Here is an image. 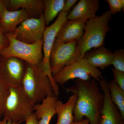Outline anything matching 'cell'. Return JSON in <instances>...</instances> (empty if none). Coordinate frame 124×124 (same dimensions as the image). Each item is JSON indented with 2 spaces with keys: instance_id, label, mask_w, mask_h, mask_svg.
<instances>
[{
  "instance_id": "4fadbf2b",
  "label": "cell",
  "mask_w": 124,
  "mask_h": 124,
  "mask_svg": "<svg viewBox=\"0 0 124 124\" xmlns=\"http://www.w3.org/2000/svg\"><path fill=\"white\" fill-rule=\"evenodd\" d=\"M100 7L98 0H80L67 16L68 20H87L96 17Z\"/></svg>"
},
{
  "instance_id": "ba28073f",
  "label": "cell",
  "mask_w": 124,
  "mask_h": 124,
  "mask_svg": "<svg viewBox=\"0 0 124 124\" xmlns=\"http://www.w3.org/2000/svg\"><path fill=\"white\" fill-rule=\"evenodd\" d=\"M26 62L14 57L0 56V82L7 88L20 86Z\"/></svg>"
},
{
  "instance_id": "7402d4cb",
  "label": "cell",
  "mask_w": 124,
  "mask_h": 124,
  "mask_svg": "<svg viewBox=\"0 0 124 124\" xmlns=\"http://www.w3.org/2000/svg\"><path fill=\"white\" fill-rule=\"evenodd\" d=\"M106 1L110 6L109 11L112 15L115 14L124 10V0H106Z\"/></svg>"
},
{
  "instance_id": "52a82bcc",
  "label": "cell",
  "mask_w": 124,
  "mask_h": 124,
  "mask_svg": "<svg viewBox=\"0 0 124 124\" xmlns=\"http://www.w3.org/2000/svg\"><path fill=\"white\" fill-rule=\"evenodd\" d=\"M77 41L65 43L55 39L50 55L52 75L81 58L77 51Z\"/></svg>"
},
{
  "instance_id": "4dcf8cb0",
  "label": "cell",
  "mask_w": 124,
  "mask_h": 124,
  "mask_svg": "<svg viewBox=\"0 0 124 124\" xmlns=\"http://www.w3.org/2000/svg\"><path fill=\"white\" fill-rule=\"evenodd\" d=\"M2 124V120H0V124Z\"/></svg>"
},
{
  "instance_id": "5bb4252c",
  "label": "cell",
  "mask_w": 124,
  "mask_h": 124,
  "mask_svg": "<svg viewBox=\"0 0 124 124\" xmlns=\"http://www.w3.org/2000/svg\"><path fill=\"white\" fill-rule=\"evenodd\" d=\"M84 57L93 67L103 70L111 65L113 53L102 46L86 51Z\"/></svg>"
},
{
  "instance_id": "8992f818",
  "label": "cell",
  "mask_w": 124,
  "mask_h": 124,
  "mask_svg": "<svg viewBox=\"0 0 124 124\" xmlns=\"http://www.w3.org/2000/svg\"><path fill=\"white\" fill-rule=\"evenodd\" d=\"M103 77L99 69L91 66L84 57L81 58L53 75L54 82L61 85L74 79L87 81L93 79L99 82Z\"/></svg>"
},
{
  "instance_id": "5b68a950",
  "label": "cell",
  "mask_w": 124,
  "mask_h": 124,
  "mask_svg": "<svg viewBox=\"0 0 124 124\" xmlns=\"http://www.w3.org/2000/svg\"><path fill=\"white\" fill-rule=\"evenodd\" d=\"M9 40L8 45L2 49L0 55L5 57H14L30 64L39 65L43 60V39L33 44L18 40L11 33L5 34Z\"/></svg>"
},
{
  "instance_id": "603a6c76",
  "label": "cell",
  "mask_w": 124,
  "mask_h": 124,
  "mask_svg": "<svg viewBox=\"0 0 124 124\" xmlns=\"http://www.w3.org/2000/svg\"><path fill=\"white\" fill-rule=\"evenodd\" d=\"M9 93V88L0 82V117L3 116L6 102Z\"/></svg>"
},
{
  "instance_id": "ac0fdd59",
  "label": "cell",
  "mask_w": 124,
  "mask_h": 124,
  "mask_svg": "<svg viewBox=\"0 0 124 124\" xmlns=\"http://www.w3.org/2000/svg\"><path fill=\"white\" fill-rule=\"evenodd\" d=\"M78 95L72 93L66 102L63 103L58 100L55 103V111L58 116L56 124H72L74 122L73 108L77 99Z\"/></svg>"
},
{
  "instance_id": "d4e9b609",
  "label": "cell",
  "mask_w": 124,
  "mask_h": 124,
  "mask_svg": "<svg viewBox=\"0 0 124 124\" xmlns=\"http://www.w3.org/2000/svg\"><path fill=\"white\" fill-rule=\"evenodd\" d=\"M9 40L0 28V52L2 49L8 45Z\"/></svg>"
},
{
  "instance_id": "83f0119b",
  "label": "cell",
  "mask_w": 124,
  "mask_h": 124,
  "mask_svg": "<svg viewBox=\"0 0 124 124\" xmlns=\"http://www.w3.org/2000/svg\"><path fill=\"white\" fill-rule=\"evenodd\" d=\"M26 124H38V121L37 119L34 112H33L26 121Z\"/></svg>"
},
{
  "instance_id": "f1b7e54d",
  "label": "cell",
  "mask_w": 124,
  "mask_h": 124,
  "mask_svg": "<svg viewBox=\"0 0 124 124\" xmlns=\"http://www.w3.org/2000/svg\"><path fill=\"white\" fill-rule=\"evenodd\" d=\"M72 124H89V122L88 120L85 119L79 122H74Z\"/></svg>"
},
{
  "instance_id": "3957f363",
  "label": "cell",
  "mask_w": 124,
  "mask_h": 124,
  "mask_svg": "<svg viewBox=\"0 0 124 124\" xmlns=\"http://www.w3.org/2000/svg\"><path fill=\"white\" fill-rule=\"evenodd\" d=\"M109 10L101 15L87 20L83 36L78 43L77 51L81 58L86 51L92 48L103 46L105 38L110 30L109 22L112 19Z\"/></svg>"
},
{
  "instance_id": "9a60e30c",
  "label": "cell",
  "mask_w": 124,
  "mask_h": 124,
  "mask_svg": "<svg viewBox=\"0 0 124 124\" xmlns=\"http://www.w3.org/2000/svg\"><path fill=\"white\" fill-rule=\"evenodd\" d=\"M30 16L23 9L9 11L6 9L0 19V28L4 34L12 33L22 22Z\"/></svg>"
},
{
  "instance_id": "484cf974",
  "label": "cell",
  "mask_w": 124,
  "mask_h": 124,
  "mask_svg": "<svg viewBox=\"0 0 124 124\" xmlns=\"http://www.w3.org/2000/svg\"><path fill=\"white\" fill-rule=\"evenodd\" d=\"M77 1V0H65L62 11L68 12Z\"/></svg>"
},
{
  "instance_id": "44dd1931",
  "label": "cell",
  "mask_w": 124,
  "mask_h": 124,
  "mask_svg": "<svg viewBox=\"0 0 124 124\" xmlns=\"http://www.w3.org/2000/svg\"><path fill=\"white\" fill-rule=\"evenodd\" d=\"M111 65L114 68L124 72V50L122 49H117L113 53Z\"/></svg>"
},
{
  "instance_id": "7c38bea8",
  "label": "cell",
  "mask_w": 124,
  "mask_h": 124,
  "mask_svg": "<svg viewBox=\"0 0 124 124\" xmlns=\"http://www.w3.org/2000/svg\"><path fill=\"white\" fill-rule=\"evenodd\" d=\"M86 20H67L58 32L56 39L63 43L78 41L84 35Z\"/></svg>"
},
{
  "instance_id": "9c48e42d",
  "label": "cell",
  "mask_w": 124,
  "mask_h": 124,
  "mask_svg": "<svg viewBox=\"0 0 124 124\" xmlns=\"http://www.w3.org/2000/svg\"><path fill=\"white\" fill-rule=\"evenodd\" d=\"M68 14V12L61 11L55 22L49 26L46 27L43 33V60L39 66L48 76L54 87L56 86L57 84L54 81L50 67V55L58 32L68 20L67 16Z\"/></svg>"
},
{
  "instance_id": "f546056e",
  "label": "cell",
  "mask_w": 124,
  "mask_h": 124,
  "mask_svg": "<svg viewBox=\"0 0 124 124\" xmlns=\"http://www.w3.org/2000/svg\"><path fill=\"white\" fill-rule=\"evenodd\" d=\"M19 123H15L13 122L10 120H7L5 119H3L2 120V124H19Z\"/></svg>"
},
{
  "instance_id": "7a4b0ae2",
  "label": "cell",
  "mask_w": 124,
  "mask_h": 124,
  "mask_svg": "<svg viewBox=\"0 0 124 124\" xmlns=\"http://www.w3.org/2000/svg\"><path fill=\"white\" fill-rule=\"evenodd\" d=\"M20 86L34 105L40 103L46 97L55 96L50 78L39 65L26 62Z\"/></svg>"
},
{
  "instance_id": "cb8c5ba5",
  "label": "cell",
  "mask_w": 124,
  "mask_h": 124,
  "mask_svg": "<svg viewBox=\"0 0 124 124\" xmlns=\"http://www.w3.org/2000/svg\"><path fill=\"white\" fill-rule=\"evenodd\" d=\"M114 80L118 86L124 91V72L117 70L115 68L112 69Z\"/></svg>"
},
{
  "instance_id": "d6986e66",
  "label": "cell",
  "mask_w": 124,
  "mask_h": 124,
  "mask_svg": "<svg viewBox=\"0 0 124 124\" xmlns=\"http://www.w3.org/2000/svg\"><path fill=\"white\" fill-rule=\"evenodd\" d=\"M45 23L48 25L62 11L64 0H43Z\"/></svg>"
},
{
  "instance_id": "2e32d148",
  "label": "cell",
  "mask_w": 124,
  "mask_h": 124,
  "mask_svg": "<svg viewBox=\"0 0 124 124\" xmlns=\"http://www.w3.org/2000/svg\"><path fill=\"white\" fill-rule=\"evenodd\" d=\"M57 96L46 97L40 103L34 106L35 115L38 124H49L52 117L56 114L55 103Z\"/></svg>"
},
{
  "instance_id": "8fae6325",
  "label": "cell",
  "mask_w": 124,
  "mask_h": 124,
  "mask_svg": "<svg viewBox=\"0 0 124 124\" xmlns=\"http://www.w3.org/2000/svg\"><path fill=\"white\" fill-rule=\"evenodd\" d=\"M99 86L103 94L99 124H124V118L111 100L106 79L102 78L99 81Z\"/></svg>"
},
{
  "instance_id": "30bf717a",
  "label": "cell",
  "mask_w": 124,
  "mask_h": 124,
  "mask_svg": "<svg viewBox=\"0 0 124 124\" xmlns=\"http://www.w3.org/2000/svg\"><path fill=\"white\" fill-rule=\"evenodd\" d=\"M45 26L42 14L39 17L29 18L23 21L11 33L20 41L33 44L43 38Z\"/></svg>"
},
{
  "instance_id": "e0dca14e",
  "label": "cell",
  "mask_w": 124,
  "mask_h": 124,
  "mask_svg": "<svg viewBox=\"0 0 124 124\" xmlns=\"http://www.w3.org/2000/svg\"><path fill=\"white\" fill-rule=\"evenodd\" d=\"M9 11L24 10L30 18H38L44 11L43 0H9Z\"/></svg>"
},
{
  "instance_id": "ffe728a7",
  "label": "cell",
  "mask_w": 124,
  "mask_h": 124,
  "mask_svg": "<svg viewBox=\"0 0 124 124\" xmlns=\"http://www.w3.org/2000/svg\"><path fill=\"white\" fill-rule=\"evenodd\" d=\"M108 86L111 100L124 118V91L118 86L113 79L108 82Z\"/></svg>"
},
{
  "instance_id": "4316f807",
  "label": "cell",
  "mask_w": 124,
  "mask_h": 124,
  "mask_svg": "<svg viewBox=\"0 0 124 124\" xmlns=\"http://www.w3.org/2000/svg\"><path fill=\"white\" fill-rule=\"evenodd\" d=\"M9 4V0H0V19L5 10L8 9Z\"/></svg>"
},
{
  "instance_id": "277c9868",
  "label": "cell",
  "mask_w": 124,
  "mask_h": 124,
  "mask_svg": "<svg viewBox=\"0 0 124 124\" xmlns=\"http://www.w3.org/2000/svg\"><path fill=\"white\" fill-rule=\"evenodd\" d=\"M34 106L21 86L9 88L3 116L14 123L26 121L33 113Z\"/></svg>"
},
{
  "instance_id": "6da1fadb",
  "label": "cell",
  "mask_w": 124,
  "mask_h": 124,
  "mask_svg": "<svg viewBox=\"0 0 124 124\" xmlns=\"http://www.w3.org/2000/svg\"><path fill=\"white\" fill-rule=\"evenodd\" d=\"M66 90L78 95L73 108L74 122L81 121L85 117L88 120L89 124H99L103 94L98 82L93 79L87 81L76 79L75 85Z\"/></svg>"
}]
</instances>
